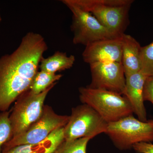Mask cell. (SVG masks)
I'll return each mask as SVG.
<instances>
[{"label": "cell", "mask_w": 153, "mask_h": 153, "mask_svg": "<svg viewBox=\"0 0 153 153\" xmlns=\"http://www.w3.org/2000/svg\"><path fill=\"white\" fill-rule=\"evenodd\" d=\"M48 49L42 35L29 32L14 52L0 57L1 112L7 111L12 103L29 89Z\"/></svg>", "instance_id": "obj_1"}, {"label": "cell", "mask_w": 153, "mask_h": 153, "mask_svg": "<svg viewBox=\"0 0 153 153\" xmlns=\"http://www.w3.org/2000/svg\"><path fill=\"white\" fill-rule=\"evenodd\" d=\"M84 11L92 14L113 33L121 36L129 23V12L133 0H69Z\"/></svg>", "instance_id": "obj_2"}, {"label": "cell", "mask_w": 153, "mask_h": 153, "mask_svg": "<svg viewBox=\"0 0 153 153\" xmlns=\"http://www.w3.org/2000/svg\"><path fill=\"white\" fill-rule=\"evenodd\" d=\"M79 91L81 102L92 108L108 123L133 114L131 105L124 96L87 86L79 88Z\"/></svg>", "instance_id": "obj_3"}, {"label": "cell", "mask_w": 153, "mask_h": 153, "mask_svg": "<svg viewBox=\"0 0 153 153\" xmlns=\"http://www.w3.org/2000/svg\"><path fill=\"white\" fill-rule=\"evenodd\" d=\"M106 134L119 149H129L137 143L153 141V120L142 121L133 115L108 123Z\"/></svg>", "instance_id": "obj_4"}, {"label": "cell", "mask_w": 153, "mask_h": 153, "mask_svg": "<svg viewBox=\"0 0 153 153\" xmlns=\"http://www.w3.org/2000/svg\"><path fill=\"white\" fill-rule=\"evenodd\" d=\"M61 2L72 13L71 29L73 33V44L86 46L96 41L121 36L113 33L102 25L92 14L82 10L69 0H63Z\"/></svg>", "instance_id": "obj_5"}, {"label": "cell", "mask_w": 153, "mask_h": 153, "mask_svg": "<svg viewBox=\"0 0 153 153\" xmlns=\"http://www.w3.org/2000/svg\"><path fill=\"white\" fill-rule=\"evenodd\" d=\"M69 119V116L57 114L51 107L44 105L39 118L23 133L13 137L6 143L2 148V152L21 145L41 142L55 130L64 127Z\"/></svg>", "instance_id": "obj_6"}, {"label": "cell", "mask_w": 153, "mask_h": 153, "mask_svg": "<svg viewBox=\"0 0 153 153\" xmlns=\"http://www.w3.org/2000/svg\"><path fill=\"white\" fill-rule=\"evenodd\" d=\"M108 123L98 113L87 104L72 108L68 123L63 128L64 140L71 141L88 137L92 139L105 133Z\"/></svg>", "instance_id": "obj_7"}, {"label": "cell", "mask_w": 153, "mask_h": 153, "mask_svg": "<svg viewBox=\"0 0 153 153\" xmlns=\"http://www.w3.org/2000/svg\"><path fill=\"white\" fill-rule=\"evenodd\" d=\"M57 83L39 94H34L28 90L18 97L10 114L12 138L23 133L39 118L47 94Z\"/></svg>", "instance_id": "obj_8"}, {"label": "cell", "mask_w": 153, "mask_h": 153, "mask_svg": "<svg viewBox=\"0 0 153 153\" xmlns=\"http://www.w3.org/2000/svg\"><path fill=\"white\" fill-rule=\"evenodd\" d=\"M91 80L87 87L112 91L123 95L126 76L121 63L104 62L90 64Z\"/></svg>", "instance_id": "obj_9"}, {"label": "cell", "mask_w": 153, "mask_h": 153, "mask_svg": "<svg viewBox=\"0 0 153 153\" xmlns=\"http://www.w3.org/2000/svg\"><path fill=\"white\" fill-rule=\"evenodd\" d=\"M122 36L96 41L85 46L82 54L83 61L89 65L104 62L121 63Z\"/></svg>", "instance_id": "obj_10"}, {"label": "cell", "mask_w": 153, "mask_h": 153, "mask_svg": "<svg viewBox=\"0 0 153 153\" xmlns=\"http://www.w3.org/2000/svg\"><path fill=\"white\" fill-rule=\"evenodd\" d=\"M126 76V87L123 96L128 99L134 113L139 120L146 122L147 113L144 105L143 89L147 76L141 71Z\"/></svg>", "instance_id": "obj_11"}, {"label": "cell", "mask_w": 153, "mask_h": 153, "mask_svg": "<svg viewBox=\"0 0 153 153\" xmlns=\"http://www.w3.org/2000/svg\"><path fill=\"white\" fill-rule=\"evenodd\" d=\"M121 63L125 76L141 71L140 51L138 42L130 35L123 34L122 36Z\"/></svg>", "instance_id": "obj_12"}, {"label": "cell", "mask_w": 153, "mask_h": 153, "mask_svg": "<svg viewBox=\"0 0 153 153\" xmlns=\"http://www.w3.org/2000/svg\"><path fill=\"white\" fill-rule=\"evenodd\" d=\"M63 128L55 130L41 142L18 146L3 153H53L64 140Z\"/></svg>", "instance_id": "obj_13"}, {"label": "cell", "mask_w": 153, "mask_h": 153, "mask_svg": "<svg viewBox=\"0 0 153 153\" xmlns=\"http://www.w3.org/2000/svg\"><path fill=\"white\" fill-rule=\"evenodd\" d=\"M75 61L74 55L68 56L66 52L57 51L47 58L43 57L40 62L41 70L56 74L71 68Z\"/></svg>", "instance_id": "obj_14"}, {"label": "cell", "mask_w": 153, "mask_h": 153, "mask_svg": "<svg viewBox=\"0 0 153 153\" xmlns=\"http://www.w3.org/2000/svg\"><path fill=\"white\" fill-rule=\"evenodd\" d=\"M62 76L61 74H53L42 70L38 71L28 90L34 94H39L57 82Z\"/></svg>", "instance_id": "obj_15"}, {"label": "cell", "mask_w": 153, "mask_h": 153, "mask_svg": "<svg viewBox=\"0 0 153 153\" xmlns=\"http://www.w3.org/2000/svg\"><path fill=\"white\" fill-rule=\"evenodd\" d=\"M90 138L83 137L71 141L64 140L53 153H86Z\"/></svg>", "instance_id": "obj_16"}, {"label": "cell", "mask_w": 153, "mask_h": 153, "mask_svg": "<svg viewBox=\"0 0 153 153\" xmlns=\"http://www.w3.org/2000/svg\"><path fill=\"white\" fill-rule=\"evenodd\" d=\"M141 71L149 76L153 75V41L141 47L140 51Z\"/></svg>", "instance_id": "obj_17"}, {"label": "cell", "mask_w": 153, "mask_h": 153, "mask_svg": "<svg viewBox=\"0 0 153 153\" xmlns=\"http://www.w3.org/2000/svg\"><path fill=\"white\" fill-rule=\"evenodd\" d=\"M10 114L8 111L0 113V153H2L3 146L13 137Z\"/></svg>", "instance_id": "obj_18"}, {"label": "cell", "mask_w": 153, "mask_h": 153, "mask_svg": "<svg viewBox=\"0 0 153 153\" xmlns=\"http://www.w3.org/2000/svg\"><path fill=\"white\" fill-rule=\"evenodd\" d=\"M145 101L151 102L153 104V75L147 76L143 89Z\"/></svg>", "instance_id": "obj_19"}, {"label": "cell", "mask_w": 153, "mask_h": 153, "mask_svg": "<svg viewBox=\"0 0 153 153\" xmlns=\"http://www.w3.org/2000/svg\"><path fill=\"white\" fill-rule=\"evenodd\" d=\"M132 148L137 153H153V144L151 143H137L134 145Z\"/></svg>", "instance_id": "obj_20"}, {"label": "cell", "mask_w": 153, "mask_h": 153, "mask_svg": "<svg viewBox=\"0 0 153 153\" xmlns=\"http://www.w3.org/2000/svg\"><path fill=\"white\" fill-rule=\"evenodd\" d=\"M1 12H0V23H1Z\"/></svg>", "instance_id": "obj_21"}]
</instances>
